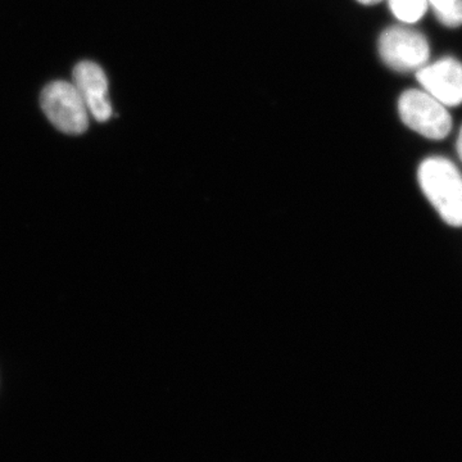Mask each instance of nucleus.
Returning <instances> with one entry per match:
<instances>
[{"label": "nucleus", "mask_w": 462, "mask_h": 462, "mask_svg": "<svg viewBox=\"0 0 462 462\" xmlns=\"http://www.w3.org/2000/svg\"><path fill=\"white\" fill-rule=\"evenodd\" d=\"M419 184L431 206L451 226H462V175L442 157H430L419 167Z\"/></svg>", "instance_id": "nucleus-1"}, {"label": "nucleus", "mask_w": 462, "mask_h": 462, "mask_svg": "<svg viewBox=\"0 0 462 462\" xmlns=\"http://www.w3.org/2000/svg\"><path fill=\"white\" fill-rule=\"evenodd\" d=\"M422 89L442 105L456 107L462 103V63L452 57L442 58L416 71Z\"/></svg>", "instance_id": "nucleus-5"}, {"label": "nucleus", "mask_w": 462, "mask_h": 462, "mask_svg": "<svg viewBox=\"0 0 462 462\" xmlns=\"http://www.w3.org/2000/svg\"><path fill=\"white\" fill-rule=\"evenodd\" d=\"M389 8L397 20L403 23H415L427 14L428 0H388Z\"/></svg>", "instance_id": "nucleus-7"}, {"label": "nucleus", "mask_w": 462, "mask_h": 462, "mask_svg": "<svg viewBox=\"0 0 462 462\" xmlns=\"http://www.w3.org/2000/svg\"><path fill=\"white\" fill-rule=\"evenodd\" d=\"M72 76L91 117L98 123L108 121L114 109L108 97V79L102 67L91 60H83L75 66Z\"/></svg>", "instance_id": "nucleus-6"}, {"label": "nucleus", "mask_w": 462, "mask_h": 462, "mask_svg": "<svg viewBox=\"0 0 462 462\" xmlns=\"http://www.w3.org/2000/svg\"><path fill=\"white\" fill-rule=\"evenodd\" d=\"M438 21L447 27L462 25V0H428Z\"/></svg>", "instance_id": "nucleus-8"}, {"label": "nucleus", "mask_w": 462, "mask_h": 462, "mask_svg": "<svg viewBox=\"0 0 462 462\" xmlns=\"http://www.w3.org/2000/svg\"><path fill=\"white\" fill-rule=\"evenodd\" d=\"M358 3L364 5H375L378 3L383 2V0H357Z\"/></svg>", "instance_id": "nucleus-10"}, {"label": "nucleus", "mask_w": 462, "mask_h": 462, "mask_svg": "<svg viewBox=\"0 0 462 462\" xmlns=\"http://www.w3.org/2000/svg\"><path fill=\"white\" fill-rule=\"evenodd\" d=\"M379 54L394 71H418L430 60V42L416 30L392 26L380 35Z\"/></svg>", "instance_id": "nucleus-4"}, {"label": "nucleus", "mask_w": 462, "mask_h": 462, "mask_svg": "<svg viewBox=\"0 0 462 462\" xmlns=\"http://www.w3.org/2000/svg\"><path fill=\"white\" fill-rule=\"evenodd\" d=\"M41 106L51 124L69 135H80L89 127V111L74 83L57 80L42 91Z\"/></svg>", "instance_id": "nucleus-2"}, {"label": "nucleus", "mask_w": 462, "mask_h": 462, "mask_svg": "<svg viewBox=\"0 0 462 462\" xmlns=\"http://www.w3.org/2000/svg\"><path fill=\"white\" fill-rule=\"evenodd\" d=\"M457 153H458V157H460V160L462 161V127H461V130H460V134H458Z\"/></svg>", "instance_id": "nucleus-9"}, {"label": "nucleus", "mask_w": 462, "mask_h": 462, "mask_svg": "<svg viewBox=\"0 0 462 462\" xmlns=\"http://www.w3.org/2000/svg\"><path fill=\"white\" fill-rule=\"evenodd\" d=\"M398 111L406 126L433 141H442L452 129L446 106L425 90H406L398 102Z\"/></svg>", "instance_id": "nucleus-3"}]
</instances>
